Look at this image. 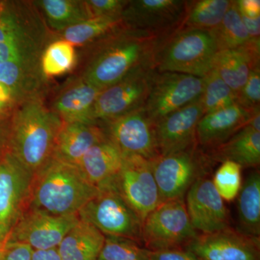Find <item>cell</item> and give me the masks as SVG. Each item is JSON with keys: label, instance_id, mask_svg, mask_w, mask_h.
I'll list each match as a JSON object with an SVG mask.
<instances>
[{"label": "cell", "instance_id": "5bb4252c", "mask_svg": "<svg viewBox=\"0 0 260 260\" xmlns=\"http://www.w3.org/2000/svg\"><path fill=\"white\" fill-rule=\"evenodd\" d=\"M79 220L78 215H54L27 208L12 231L6 245L20 243L34 250L57 248Z\"/></svg>", "mask_w": 260, "mask_h": 260}, {"label": "cell", "instance_id": "8992f818", "mask_svg": "<svg viewBox=\"0 0 260 260\" xmlns=\"http://www.w3.org/2000/svg\"><path fill=\"white\" fill-rule=\"evenodd\" d=\"M99 189L96 196L78 212L80 220L91 224L105 237L141 241L143 221L114 184Z\"/></svg>", "mask_w": 260, "mask_h": 260}, {"label": "cell", "instance_id": "44dd1931", "mask_svg": "<svg viewBox=\"0 0 260 260\" xmlns=\"http://www.w3.org/2000/svg\"><path fill=\"white\" fill-rule=\"evenodd\" d=\"M260 42L251 41L237 49L219 51L214 59L213 70L239 95L251 70L259 67Z\"/></svg>", "mask_w": 260, "mask_h": 260}, {"label": "cell", "instance_id": "2e32d148", "mask_svg": "<svg viewBox=\"0 0 260 260\" xmlns=\"http://www.w3.org/2000/svg\"><path fill=\"white\" fill-rule=\"evenodd\" d=\"M185 205L195 230L208 234L229 228L223 200L210 179L200 178L194 181L188 191Z\"/></svg>", "mask_w": 260, "mask_h": 260}, {"label": "cell", "instance_id": "bcb514c9", "mask_svg": "<svg viewBox=\"0 0 260 260\" xmlns=\"http://www.w3.org/2000/svg\"><path fill=\"white\" fill-rule=\"evenodd\" d=\"M5 249H0V260L3 259V255H4Z\"/></svg>", "mask_w": 260, "mask_h": 260}, {"label": "cell", "instance_id": "ac0fdd59", "mask_svg": "<svg viewBox=\"0 0 260 260\" xmlns=\"http://www.w3.org/2000/svg\"><path fill=\"white\" fill-rule=\"evenodd\" d=\"M257 238L227 229L198 236L188 250L202 260H258Z\"/></svg>", "mask_w": 260, "mask_h": 260}, {"label": "cell", "instance_id": "d6986e66", "mask_svg": "<svg viewBox=\"0 0 260 260\" xmlns=\"http://www.w3.org/2000/svg\"><path fill=\"white\" fill-rule=\"evenodd\" d=\"M100 92L78 75L59 90L50 109L62 122L98 124L92 119V112Z\"/></svg>", "mask_w": 260, "mask_h": 260}, {"label": "cell", "instance_id": "5b68a950", "mask_svg": "<svg viewBox=\"0 0 260 260\" xmlns=\"http://www.w3.org/2000/svg\"><path fill=\"white\" fill-rule=\"evenodd\" d=\"M219 51L211 30L182 28L167 38L157 53L155 69L205 78Z\"/></svg>", "mask_w": 260, "mask_h": 260}, {"label": "cell", "instance_id": "277c9868", "mask_svg": "<svg viewBox=\"0 0 260 260\" xmlns=\"http://www.w3.org/2000/svg\"><path fill=\"white\" fill-rule=\"evenodd\" d=\"M55 38L34 1H3L0 10V63L13 60L40 65Z\"/></svg>", "mask_w": 260, "mask_h": 260}, {"label": "cell", "instance_id": "f35d334b", "mask_svg": "<svg viewBox=\"0 0 260 260\" xmlns=\"http://www.w3.org/2000/svg\"><path fill=\"white\" fill-rule=\"evenodd\" d=\"M149 260H202L189 250L175 249L147 250Z\"/></svg>", "mask_w": 260, "mask_h": 260}, {"label": "cell", "instance_id": "ab89813d", "mask_svg": "<svg viewBox=\"0 0 260 260\" xmlns=\"http://www.w3.org/2000/svg\"><path fill=\"white\" fill-rule=\"evenodd\" d=\"M32 250L27 244L20 243L7 244L2 260H31Z\"/></svg>", "mask_w": 260, "mask_h": 260}, {"label": "cell", "instance_id": "603a6c76", "mask_svg": "<svg viewBox=\"0 0 260 260\" xmlns=\"http://www.w3.org/2000/svg\"><path fill=\"white\" fill-rule=\"evenodd\" d=\"M122 158L121 150L107 137L89 149L77 166L90 183L101 189L114 181Z\"/></svg>", "mask_w": 260, "mask_h": 260}, {"label": "cell", "instance_id": "ba28073f", "mask_svg": "<svg viewBox=\"0 0 260 260\" xmlns=\"http://www.w3.org/2000/svg\"><path fill=\"white\" fill-rule=\"evenodd\" d=\"M34 174L9 152L0 155V249L28 208Z\"/></svg>", "mask_w": 260, "mask_h": 260}, {"label": "cell", "instance_id": "7dc6e473", "mask_svg": "<svg viewBox=\"0 0 260 260\" xmlns=\"http://www.w3.org/2000/svg\"><path fill=\"white\" fill-rule=\"evenodd\" d=\"M3 1H0V10H1L2 6H3Z\"/></svg>", "mask_w": 260, "mask_h": 260}, {"label": "cell", "instance_id": "d6a6232c", "mask_svg": "<svg viewBox=\"0 0 260 260\" xmlns=\"http://www.w3.org/2000/svg\"><path fill=\"white\" fill-rule=\"evenodd\" d=\"M200 97L205 114L217 112L237 104V96L214 70L204 78Z\"/></svg>", "mask_w": 260, "mask_h": 260}, {"label": "cell", "instance_id": "83f0119b", "mask_svg": "<svg viewBox=\"0 0 260 260\" xmlns=\"http://www.w3.org/2000/svg\"><path fill=\"white\" fill-rule=\"evenodd\" d=\"M122 27L124 24L121 18L100 17L70 27L55 34V37L64 39L75 47H87Z\"/></svg>", "mask_w": 260, "mask_h": 260}, {"label": "cell", "instance_id": "e575fe53", "mask_svg": "<svg viewBox=\"0 0 260 260\" xmlns=\"http://www.w3.org/2000/svg\"><path fill=\"white\" fill-rule=\"evenodd\" d=\"M98 260H149L147 249L124 238L106 237Z\"/></svg>", "mask_w": 260, "mask_h": 260}, {"label": "cell", "instance_id": "7bdbcfd3", "mask_svg": "<svg viewBox=\"0 0 260 260\" xmlns=\"http://www.w3.org/2000/svg\"><path fill=\"white\" fill-rule=\"evenodd\" d=\"M31 260H61L57 248L32 250Z\"/></svg>", "mask_w": 260, "mask_h": 260}, {"label": "cell", "instance_id": "836d02e7", "mask_svg": "<svg viewBox=\"0 0 260 260\" xmlns=\"http://www.w3.org/2000/svg\"><path fill=\"white\" fill-rule=\"evenodd\" d=\"M242 167L237 162L225 160L217 169L213 184L222 199H235L242 188Z\"/></svg>", "mask_w": 260, "mask_h": 260}, {"label": "cell", "instance_id": "ffe728a7", "mask_svg": "<svg viewBox=\"0 0 260 260\" xmlns=\"http://www.w3.org/2000/svg\"><path fill=\"white\" fill-rule=\"evenodd\" d=\"M251 112L235 104L221 110L205 114L197 125V144L204 148H214L225 143L246 126Z\"/></svg>", "mask_w": 260, "mask_h": 260}, {"label": "cell", "instance_id": "484cf974", "mask_svg": "<svg viewBox=\"0 0 260 260\" xmlns=\"http://www.w3.org/2000/svg\"><path fill=\"white\" fill-rule=\"evenodd\" d=\"M210 158L231 160L242 167L259 166L260 162V132L245 126L225 143L213 148Z\"/></svg>", "mask_w": 260, "mask_h": 260}, {"label": "cell", "instance_id": "8d00e7d4", "mask_svg": "<svg viewBox=\"0 0 260 260\" xmlns=\"http://www.w3.org/2000/svg\"><path fill=\"white\" fill-rule=\"evenodd\" d=\"M128 0H86L92 18L100 17L121 18Z\"/></svg>", "mask_w": 260, "mask_h": 260}, {"label": "cell", "instance_id": "8fae6325", "mask_svg": "<svg viewBox=\"0 0 260 260\" xmlns=\"http://www.w3.org/2000/svg\"><path fill=\"white\" fill-rule=\"evenodd\" d=\"M204 78L172 73H155L144 109L154 124L171 113L195 102L201 95Z\"/></svg>", "mask_w": 260, "mask_h": 260}, {"label": "cell", "instance_id": "4dcf8cb0", "mask_svg": "<svg viewBox=\"0 0 260 260\" xmlns=\"http://www.w3.org/2000/svg\"><path fill=\"white\" fill-rule=\"evenodd\" d=\"M230 0H198L188 2L180 29L212 30L220 25L232 5Z\"/></svg>", "mask_w": 260, "mask_h": 260}, {"label": "cell", "instance_id": "c3c4849f", "mask_svg": "<svg viewBox=\"0 0 260 260\" xmlns=\"http://www.w3.org/2000/svg\"><path fill=\"white\" fill-rule=\"evenodd\" d=\"M1 154H2V153H0V155H1Z\"/></svg>", "mask_w": 260, "mask_h": 260}, {"label": "cell", "instance_id": "b9f144b4", "mask_svg": "<svg viewBox=\"0 0 260 260\" xmlns=\"http://www.w3.org/2000/svg\"><path fill=\"white\" fill-rule=\"evenodd\" d=\"M241 17L251 40L260 42V17L255 19L248 18L242 15Z\"/></svg>", "mask_w": 260, "mask_h": 260}, {"label": "cell", "instance_id": "ee69618b", "mask_svg": "<svg viewBox=\"0 0 260 260\" xmlns=\"http://www.w3.org/2000/svg\"><path fill=\"white\" fill-rule=\"evenodd\" d=\"M246 126H249L251 129L260 132V108L258 107L251 112L250 119L248 121Z\"/></svg>", "mask_w": 260, "mask_h": 260}, {"label": "cell", "instance_id": "7a4b0ae2", "mask_svg": "<svg viewBox=\"0 0 260 260\" xmlns=\"http://www.w3.org/2000/svg\"><path fill=\"white\" fill-rule=\"evenodd\" d=\"M62 123L44 104V96L23 101L7 121L5 148L36 174L54 155Z\"/></svg>", "mask_w": 260, "mask_h": 260}, {"label": "cell", "instance_id": "9a60e30c", "mask_svg": "<svg viewBox=\"0 0 260 260\" xmlns=\"http://www.w3.org/2000/svg\"><path fill=\"white\" fill-rule=\"evenodd\" d=\"M205 158L197 149V143L186 150L159 156L152 162L160 201L182 199L195 181Z\"/></svg>", "mask_w": 260, "mask_h": 260}, {"label": "cell", "instance_id": "60d3db41", "mask_svg": "<svg viewBox=\"0 0 260 260\" xmlns=\"http://www.w3.org/2000/svg\"><path fill=\"white\" fill-rule=\"evenodd\" d=\"M235 2L237 9L241 15L250 19L259 18L260 1L259 0H238Z\"/></svg>", "mask_w": 260, "mask_h": 260}, {"label": "cell", "instance_id": "74e56055", "mask_svg": "<svg viewBox=\"0 0 260 260\" xmlns=\"http://www.w3.org/2000/svg\"><path fill=\"white\" fill-rule=\"evenodd\" d=\"M21 102L13 90L0 83V119L9 117Z\"/></svg>", "mask_w": 260, "mask_h": 260}, {"label": "cell", "instance_id": "e0dca14e", "mask_svg": "<svg viewBox=\"0 0 260 260\" xmlns=\"http://www.w3.org/2000/svg\"><path fill=\"white\" fill-rule=\"evenodd\" d=\"M205 115L200 98L155 123L160 156L186 150L196 143L197 125Z\"/></svg>", "mask_w": 260, "mask_h": 260}, {"label": "cell", "instance_id": "f6af8a7d", "mask_svg": "<svg viewBox=\"0 0 260 260\" xmlns=\"http://www.w3.org/2000/svg\"><path fill=\"white\" fill-rule=\"evenodd\" d=\"M5 120L6 118L0 119V148L3 146V140H4Z\"/></svg>", "mask_w": 260, "mask_h": 260}, {"label": "cell", "instance_id": "1f68e13d", "mask_svg": "<svg viewBox=\"0 0 260 260\" xmlns=\"http://www.w3.org/2000/svg\"><path fill=\"white\" fill-rule=\"evenodd\" d=\"M211 31L216 39L219 51L237 49L253 41L244 26L235 1L232 2L220 25Z\"/></svg>", "mask_w": 260, "mask_h": 260}, {"label": "cell", "instance_id": "d4e9b609", "mask_svg": "<svg viewBox=\"0 0 260 260\" xmlns=\"http://www.w3.org/2000/svg\"><path fill=\"white\" fill-rule=\"evenodd\" d=\"M106 237L91 224L79 220L57 249L61 260H98Z\"/></svg>", "mask_w": 260, "mask_h": 260}, {"label": "cell", "instance_id": "cb8c5ba5", "mask_svg": "<svg viewBox=\"0 0 260 260\" xmlns=\"http://www.w3.org/2000/svg\"><path fill=\"white\" fill-rule=\"evenodd\" d=\"M0 83L13 90L23 102L44 96L48 80L42 74L41 65L10 60L0 63Z\"/></svg>", "mask_w": 260, "mask_h": 260}, {"label": "cell", "instance_id": "30bf717a", "mask_svg": "<svg viewBox=\"0 0 260 260\" xmlns=\"http://www.w3.org/2000/svg\"><path fill=\"white\" fill-rule=\"evenodd\" d=\"M113 184L143 222L161 203L152 162L140 155L123 154Z\"/></svg>", "mask_w": 260, "mask_h": 260}, {"label": "cell", "instance_id": "4316f807", "mask_svg": "<svg viewBox=\"0 0 260 260\" xmlns=\"http://www.w3.org/2000/svg\"><path fill=\"white\" fill-rule=\"evenodd\" d=\"M34 3L54 34L92 18L86 1L83 0H39Z\"/></svg>", "mask_w": 260, "mask_h": 260}, {"label": "cell", "instance_id": "7c38bea8", "mask_svg": "<svg viewBox=\"0 0 260 260\" xmlns=\"http://www.w3.org/2000/svg\"><path fill=\"white\" fill-rule=\"evenodd\" d=\"M188 2L184 0H133L128 2L121 20L125 28L160 37L181 28Z\"/></svg>", "mask_w": 260, "mask_h": 260}, {"label": "cell", "instance_id": "9c48e42d", "mask_svg": "<svg viewBox=\"0 0 260 260\" xmlns=\"http://www.w3.org/2000/svg\"><path fill=\"white\" fill-rule=\"evenodd\" d=\"M156 70L140 68L101 90L92 112L95 123L124 115L144 107Z\"/></svg>", "mask_w": 260, "mask_h": 260}, {"label": "cell", "instance_id": "52a82bcc", "mask_svg": "<svg viewBox=\"0 0 260 260\" xmlns=\"http://www.w3.org/2000/svg\"><path fill=\"white\" fill-rule=\"evenodd\" d=\"M197 237L182 199L162 202L143 222L141 241L148 250L175 249Z\"/></svg>", "mask_w": 260, "mask_h": 260}, {"label": "cell", "instance_id": "6da1fadb", "mask_svg": "<svg viewBox=\"0 0 260 260\" xmlns=\"http://www.w3.org/2000/svg\"><path fill=\"white\" fill-rule=\"evenodd\" d=\"M168 37L122 27L87 47L86 60L79 75L102 90L135 70L155 69L157 53Z\"/></svg>", "mask_w": 260, "mask_h": 260}, {"label": "cell", "instance_id": "3957f363", "mask_svg": "<svg viewBox=\"0 0 260 260\" xmlns=\"http://www.w3.org/2000/svg\"><path fill=\"white\" fill-rule=\"evenodd\" d=\"M99 191L78 166L53 156L34 174L27 208L54 215H78Z\"/></svg>", "mask_w": 260, "mask_h": 260}, {"label": "cell", "instance_id": "f1b7e54d", "mask_svg": "<svg viewBox=\"0 0 260 260\" xmlns=\"http://www.w3.org/2000/svg\"><path fill=\"white\" fill-rule=\"evenodd\" d=\"M238 198V211L246 235L257 238L260 233V176L253 172L242 186Z\"/></svg>", "mask_w": 260, "mask_h": 260}, {"label": "cell", "instance_id": "4fadbf2b", "mask_svg": "<svg viewBox=\"0 0 260 260\" xmlns=\"http://www.w3.org/2000/svg\"><path fill=\"white\" fill-rule=\"evenodd\" d=\"M98 124L123 154L140 155L150 161L160 156L155 124L144 107Z\"/></svg>", "mask_w": 260, "mask_h": 260}, {"label": "cell", "instance_id": "d590c367", "mask_svg": "<svg viewBox=\"0 0 260 260\" xmlns=\"http://www.w3.org/2000/svg\"><path fill=\"white\" fill-rule=\"evenodd\" d=\"M260 67L251 70L245 85L237 96V104L248 111L259 107Z\"/></svg>", "mask_w": 260, "mask_h": 260}, {"label": "cell", "instance_id": "7402d4cb", "mask_svg": "<svg viewBox=\"0 0 260 260\" xmlns=\"http://www.w3.org/2000/svg\"><path fill=\"white\" fill-rule=\"evenodd\" d=\"M107 138L99 124L63 122L56 138L53 156L78 165L89 149Z\"/></svg>", "mask_w": 260, "mask_h": 260}, {"label": "cell", "instance_id": "f546056e", "mask_svg": "<svg viewBox=\"0 0 260 260\" xmlns=\"http://www.w3.org/2000/svg\"><path fill=\"white\" fill-rule=\"evenodd\" d=\"M78 61L76 47L64 39L55 37L43 51L41 56V70L48 80L73 71Z\"/></svg>", "mask_w": 260, "mask_h": 260}]
</instances>
